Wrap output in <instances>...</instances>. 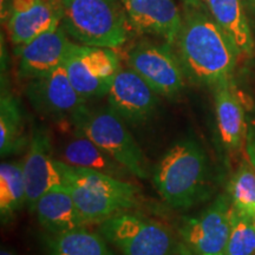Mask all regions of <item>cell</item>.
Returning <instances> with one entry per match:
<instances>
[{"label": "cell", "instance_id": "15", "mask_svg": "<svg viewBox=\"0 0 255 255\" xmlns=\"http://www.w3.org/2000/svg\"><path fill=\"white\" fill-rule=\"evenodd\" d=\"M123 5L131 26L174 45L182 25V15L174 0H123Z\"/></svg>", "mask_w": 255, "mask_h": 255}, {"label": "cell", "instance_id": "9", "mask_svg": "<svg viewBox=\"0 0 255 255\" xmlns=\"http://www.w3.org/2000/svg\"><path fill=\"white\" fill-rule=\"evenodd\" d=\"M128 62L157 95L173 97L182 91L186 73L169 44H138L129 52Z\"/></svg>", "mask_w": 255, "mask_h": 255}, {"label": "cell", "instance_id": "29", "mask_svg": "<svg viewBox=\"0 0 255 255\" xmlns=\"http://www.w3.org/2000/svg\"><path fill=\"white\" fill-rule=\"evenodd\" d=\"M253 1H254V4H255V0H253Z\"/></svg>", "mask_w": 255, "mask_h": 255}, {"label": "cell", "instance_id": "8", "mask_svg": "<svg viewBox=\"0 0 255 255\" xmlns=\"http://www.w3.org/2000/svg\"><path fill=\"white\" fill-rule=\"evenodd\" d=\"M233 206L228 195H219L195 216L183 220L182 242L194 255H223L232 228Z\"/></svg>", "mask_w": 255, "mask_h": 255}, {"label": "cell", "instance_id": "27", "mask_svg": "<svg viewBox=\"0 0 255 255\" xmlns=\"http://www.w3.org/2000/svg\"><path fill=\"white\" fill-rule=\"evenodd\" d=\"M183 1L188 7H201L202 5V0H183Z\"/></svg>", "mask_w": 255, "mask_h": 255}, {"label": "cell", "instance_id": "16", "mask_svg": "<svg viewBox=\"0 0 255 255\" xmlns=\"http://www.w3.org/2000/svg\"><path fill=\"white\" fill-rule=\"evenodd\" d=\"M33 213L47 233H62L88 225L65 186L46 191L38 200Z\"/></svg>", "mask_w": 255, "mask_h": 255}, {"label": "cell", "instance_id": "5", "mask_svg": "<svg viewBox=\"0 0 255 255\" xmlns=\"http://www.w3.org/2000/svg\"><path fill=\"white\" fill-rule=\"evenodd\" d=\"M76 132L85 136L138 178L149 177L148 162L133 139L127 123L110 108L90 110L87 107L72 121Z\"/></svg>", "mask_w": 255, "mask_h": 255}, {"label": "cell", "instance_id": "1", "mask_svg": "<svg viewBox=\"0 0 255 255\" xmlns=\"http://www.w3.org/2000/svg\"><path fill=\"white\" fill-rule=\"evenodd\" d=\"M175 45L187 77L212 87L232 78L240 57L212 15L201 7L188 8Z\"/></svg>", "mask_w": 255, "mask_h": 255}, {"label": "cell", "instance_id": "11", "mask_svg": "<svg viewBox=\"0 0 255 255\" xmlns=\"http://www.w3.org/2000/svg\"><path fill=\"white\" fill-rule=\"evenodd\" d=\"M107 96L110 109L132 126L148 122L158 104L157 94L131 68H120Z\"/></svg>", "mask_w": 255, "mask_h": 255}, {"label": "cell", "instance_id": "24", "mask_svg": "<svg viewBox=\"0 0 255 255\" xmlns=\"http://www.w3.org/2000/svg\"><path fill=\"white\" fill-rule=\"evenodd\" d=\"M223 255H255V221L234 208L231 234Z\"/></svg>", "mask_w": 255, "mask_h": 255}, {"label": "cell", "instance_id": "28", "mask_svg": "<svg viewBox=\"0 0 255 255\" xmlns=\"http://www.w3.org/2000/svg\"><path fill=\"white\" fill-rule=\"evenodd\" d=\"M0 255H17V254L8 250H5V248H1V251H0Z\"/></svg>", "mask_w": 255, "mask_h": 255}, {"label": "cell", "instance_id": "3", "mask_svg": "<svg viewBox=\"0 0 255 255\" xmlns=\"http://www.w3.org/2000/svg\"><path fill=\"white\" fill-rule=\"evenodd\" d=\"M64 186L89 223H101L121 212L135 208L138 188L119 177L58 161Z\"/></svg>", "mask_w": 255, "mask_h": 255}, {"label": "cell", "instance_id": "10", "mask_svg": "<svg viewBox=\"0 0 255 255\" xmlns=\"http://www.w3.org/2000/svg\"><path fill=\"white\" fill-rule=\"evenodd\" d=\"M26 96L38 114L53 121L72 122L87 108V100L73 87L64 65L45 76L31 79Z\"/></svg>", "mask_w": 255, "mask_h": 255}, {"label": "cell", "instance_id": "7", "mask_svg": "<svg viewBox=\"0 0 255 255\" xmlns=\"http://www.w3.org/2000/svg\"><path fill=\"white\" fill-rule=\"evenodd\" d=\"M64 68L78 94L88 101L108 94L121 66L114 49L72 43Z\"/></svg>", "mask_w": 255, "mask_h": 255}, {"label": "cell", "instance_id": "19", "mask_svg": "<svg viewBox=\"0 0 255 255\" xmlns=\"http://www.w3.org/2000/svg\"><path fill=\"white\" fill-rule=\"evenodd\" d=\"M102 234L85 227L44 237L46 255H115Z\"/></svg>", "mask_w": 255, "mask_h": 255}, {"label": "cell", "instance_id": "14", "mask_svg": "<svg viewBox=\"0 0 255 255\" xmlns=\"http://www.w3.org/2000/svg\"><path fill=\"white\" fill-rule=\"evenodd\" d=\"M62 24L40 34L23 46L17 47L19 76L31 79L41 77L64 65L71 46Z\"/></svg>", "mask_w": 255, "mask_h": 255}, {"label": "cell", "instance_id": "2", "mask_svg": "<svg viewBox=\"0 0 255 255\" xmlns=\"http://www.w3.org/2000/svg\"><path fill=\"white\" fill-rule=\"evenodd\" d=\"M152 182L174 209H189L212 195V169L202 145L193 137L174 143L154 169Z\"/></svg>", "mask_w": 255, "mask_h": 255}, {"label": "cell", "instance_id": "22", "mask_svg": "<svg viewBox=\"0 0 255 255\" xmlns=\"http://www.w3.org/2000/svg\"><path fill=\"white\" fill-rule=\"evenodd\" d=\"M28 141L25 136V127L20 105L14 97L2 95L0 101V154L6 157L19 152Z\"/></svg>", "mask_w": 255, "mask_h": 255}, {"label": "cell", "instance_id": "25", "mask_svg": "<svg viewBox=\"0 0 255 255\" xmlns=\"http://www.w3.org/2000/svg\"><path fill=\"white\" fill-rule=\"evenodd\" d=\"M246 154L248 162L255 170V129H251L246 136Z\"/></svg>", "mask_w": 255, "mask_h": 255}, {"label": "cell", "instance_id": "26", "mask_svg": "<svg viewBox=\"0 0 255 255\" xmlns=\"http://www.w3.org/2000/svg\"><path fill=\"white\" fill-rule=\"evenodd\" d=\"M174 255H194V254L193 252H191L189 248L183 244V242H180L176 248V251H175Z\"/></svg>", "mask_w": 255, "mask_h": 255}, {"label": "cell", "instance_id": "21", "mask_svg": "<svg viewBox=\"0 0 255 255\" xmlns=\"http://www.w3.org/2000/svg\"><path fill=\"white\" fill-rule=\"evenodd\" d=\"M24 205H26V187L23 163L2 162L0 164V216L2 223L12 221Z\"/></svg>", "mask_w": 255, "mask_h": 255}, {"label": "cell", "instance_id": "20", "mask_svg": "<svg viewBox=\"0 0 255 255\" xmlns=\"http://www.w3.org/2000/svg\"><path fill=\"white\" fill-rule=\"evenodd\" d=\"M62 161L73 167L90 169L119 178L126 176L127 173L129 174V171L116 159L79 133L64 148Z\"/></svg>", "mask_w": 255, "mask_h": 255}, {"label": "cell", "instance_id": "18", "mask_svg": "<svg viewBox=\"0 0 255 255\" xmlns=\"http://www.w3.org/2000/svg\"><path fill=\"white\" fill-rule=\"evenodd\" d=\"M209 14L229 38L239 56L251 57L254 38L241 0H203Z\"/></svg>", "mask_w": 255, "mask_h": 255}, {"label": "cell", "instance_id": "23", "mask_svg": "<svg viewBox=\"0 0 255 255\" xmlns=\"http://www.w3.org/2000/svg\"><path fill=\"white\" fill-rule=\"evenodd\" d=\"M233 208L255 221V170L250 162L239 165L228 184Z\"/></svg>", "mask_w": 255, "mask_h": 255}, {"label": "cell", "instance_id": "17", "mask_svg": "<svg viewBox=\"0 0 255 255\" xmlns=\"http://www.w3.org/2000/svg\"><path fill=\"white\" fill-rule=\"evenodd\" d=\"M213 88L221 141L228 150H238L247 136L244 108L233 90L232 78L220 82Z\"/></svg>", "mask_w": 255, "mask_h": 255}, {"label": "cell", "instance_id": "4", "mask_svg": "<svg viewBox=\"0 0 255 255\" xmlns=\"http://www.w3.org/2000/svg\"><path fill=\"white\" fill-rule=\"evenodd\" d=\"M128 21L121 0H62V26L82 45L122 46L128 38Z\"/></svg>", "mask_w": 255, "mask_h": 255}, {"label": "cell", "instance_id": "13", "mask_svg": "<svg viewBox=\"0 0 255 255\" xmlns=\"http://www.w3.org/2000/svg\"><path fill=\"white\" fill-rule=\"evenodd\" d=\"M62 24V0H12L7 32L15 47Z\"/></svg>", "mask_w": 255, "mask_h": 255}, {"label": "cell", "instance_id": "12", "mask_svg": "<svg viewBox=\"0 0 255 255\" xmlns=\"http://www.w3.org/2000/svg\"><path fill=\"white\" fill-rule=\"evenodd\" d=\"M23 170L26 187V206L30 212H34L38 200L46 191L64 186L58 159L52 157L50 137L44 128L36 127L32 130Z\"/></svg>", "mask_w": 255, "mask_h": 255}, {"label": "cell", "instance_id": "30", "mask_svg": "<svg viewBox=\"0 0 255 255\" xmlns=\"http://www.w3.org/2000/svg\"><path fill=\"white\" fill-rule=\"evenodd\" d=\"M121 1H122V2H123V0H121Z\"/></svg>", "mask_w": 255, "mask_h": 255}, {"label": "cell", "instance_id": "6", "mask_svg": "<svg viewBox=\"0 0 255 255\" xmlns=\"http://www.w3.org/2000/svg\"><path fill=\"white\" fill-rule=\"evenodd\" d=\"M100 233L122 255H174L180 244L163 223L129 210L101 222Z\"/></svg>", "mask_w": 255, "mask_h": 255}]
</instances>
